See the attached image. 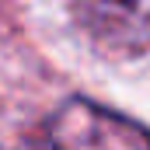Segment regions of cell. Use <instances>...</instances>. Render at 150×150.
Returning <instances> with one entry per match:
<instances>
[{"label":"cell","instance_id":"obj_2","mask_svg":"<svg viewBox=\"0 0 150 150\" xmlns=\"http://www.w3.org/2000/svg\"><path fill=\"white\" fill-rule=\"evenodd\" d=\"M74 18L112 52L136 56L150 49V0H74Z\"/></svg>","mask_w":150,"mask_h":150},{"label":"cell","instance_id":"obj_3","mask_svg":"<svg viewBox=\"0 0 150 150\" xmlns=\"http://www.w3.org/2000/svg\"><path fill=\"white\" fill-rule=\"evenodd\" d=\"M14 150H59L52 140H25V143H18Z\"/></svg>","mask_w":150,"mask_h":150},{"label":"cell","instance_id":"obj_1","mask_svg":"<svg viewBox=\"0 0 150 150\" xmlns=\"http://www.w3.org/2000/svg\"><path fill=\"white\" fill-rule=\"evenodd\" d=\"M49 140L59 150H150V129L87 98H70L52 115Z\"/></svg>","mask_w":150,"mask_h":150}]
</instances>
